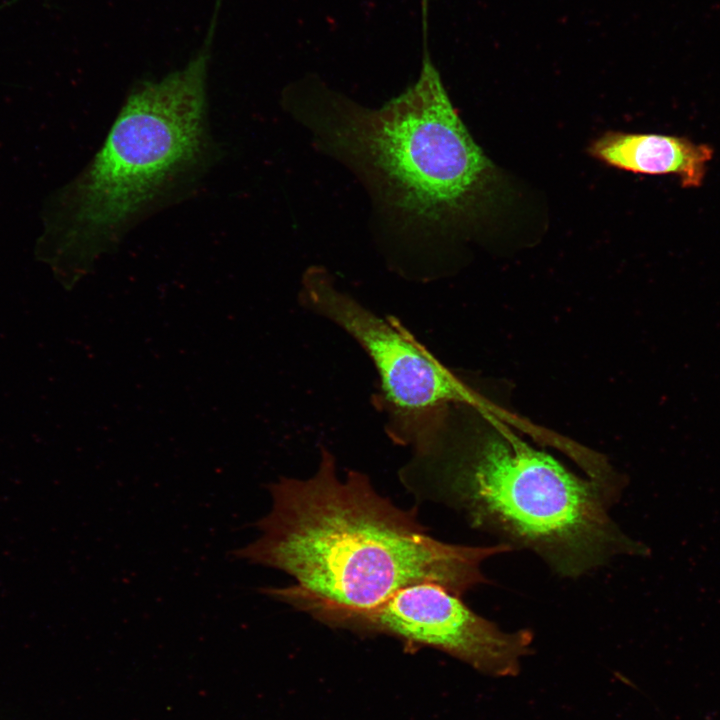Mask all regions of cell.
<instances>
[{"label":"cell","mask_w":720,"mask_h":720,"mask_svg":"<svg viewBox=\"0 0 720 720\" xmlns=\"http://www.w3.org/2000/svg\"><path fill=\"white\" fill-rule=\"evenodd\" d=\"M482 415L489 428L456 431L447 418L413 450L400 471L406 488L454 508L508 545L529 548L561 576H580L619 553H646L609 516L618 489L581 478L498 417Z\"/></svg>","instance_id":"3957f363"},{"label":"cell","mask_w":720,"mask_h":720,"mask_svg":"<svg viewBox=\"0 0 720 720\" xmlns=\"http://www.w3.org/2000/svg\"><path fill=\"white\" fill-rule=\"evenodd\" d=\"M299 298L348 333L373 362L380 384L372 401L385 414V429L394 442L413 450L425 445L454 406L512 417L444 366L398 319H384L338 289L325 268L311 266L304 272Z\"/></svg>","instance_id":"5b68a950"},{"label":"cell","mask_w":720,"mask_h":720,"mask_svg":"<svg viewBox=\"0 0 720 720\" xmlns=\"http://www.w3.org/2000/svg\"><path fill=\"white\" fill-rule=\"evenodd\" d=\"M271 510L255 523L259 536L231 557L285 572L288 587L261 592L310 614L372 608L402 587L432 582L462 597L486 582L485 559L512 549L464 546L426 533L416 508L401 509L349 471L341 480L334 455L321 449L308 479L270 483Z\"/></svg>","instance_id":"6da1fadb"},{"label":"cell","mask_w":720,"mask_h":720,"mask_svg":"<svg viewBox=\"0 0 720 720\" xmlns=\"http://www.w3.org/2000/svg\"><path fill=\"white\" fill-rule=\"evenodd\" d=\"M595 159L633 173L674 174L686 187L702 183L712 150L686 138L610 131L589 148Z\"/></svg>","instance_id":"52a82bcc"},{"label":"cell","mask_w":720,"mask_h":720,"mask_svg":"<svg viewBox=\"0 0 720 720\" xmlns=\"http://www.w3.org/2000/svg\"><path fill=\"white\" fill-rule=\"evenodd\" d=\"M207 59L137 84L87 166L46 200L36 258L65 285L138 224L196 190L220 154Z\"/></svg>","instance_id":"7a4b0ae2"},{"label":"cell","mask_w":720,"mask_h":720,"mask_svg":"<svg viewBox=\"0 0 720 720\" xmlns=\"http://www.w3.org/2000/svg\"><path fill=\"white\" fill-rule=\"evenodd\" d=\"M320 622L437 648L496 677L517 674L533 640L528 630H501L471 610L461 596L432 582L402 587L372 608L330 614Z\"/></svg>","instance_id":"8992f818"},{"label":"cell","mask_w":720,"mask_h":720,"mask_svg":"<svg viewBox=\"0 0 720 720\" xmlns=\"http://www.w3.org/2000/svg\"><path fill=\"white\" fill-rule=\"evenodd\" d=\"M287 110L319 147L366 186L391 228L430 241L457 225L488 187L493 167L463 124L427 50L418 80L367 108L315 80L289 87Z\"/></svg>","instance_id":"277c9868"}]
</instances>
